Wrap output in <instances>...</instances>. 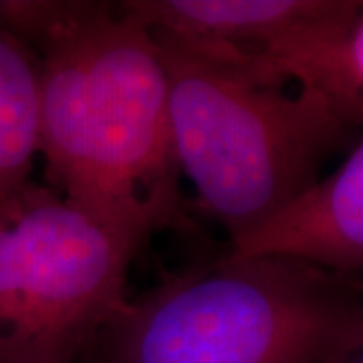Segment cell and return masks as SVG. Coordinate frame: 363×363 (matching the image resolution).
Here are the masks:
<instances>
[{"instance_id":"5b68a950","label":"cell","mask_w":363,"mask_h":363,"mask_svg":"<svg viewBox=\"0 0 363 363\" xmlns=\"http://www.w3.org/2000/svg\"><path fill=\"white\" fill-rule=\"evenodd\" d=\"M196 59V57H194ZM252 85L315 91L357 123L363 121V2L325 0L260 49L198 59Z\"/></svg>"},{"instance_id":"ba28073f","label":"cell","mask_w":363,"mask_h":363,"mask_svg":"<svg viewBox=\"0 0 363 363\" xmlns=\"http://www.w3.org/2000/svg\"><path fill=\"white\" fill-rule=\"evenodd\" d=\"M343 363H363V351H357L355 355H351L350 359H345Z\"/></svg>"},{"instance_id":"9c48e42d","label":"cell","mask_w":363,"mask_h":363,"mask_svg":"<svg viewBox=\"0 0 363 363\" xmlns=\"http://www.w3.org/2000/svg\"><path fill=\"white\" fill-rule=\"evenodd\" d=\"M87 363H101V362H97V359H91V362H87Z\"/></svg>"},{"instance_id":"277c9868","label":"cell","mask_w":363,"mask_h":363,"mask_svg":"<svg viewBox=\"0 0 363 363\" xmlns=\"http://www.w3.org/2000/svg\"><path fill=\"white\" fill-rule=\"evenodd\" d=\"M147 240L28 182L0 202V363H87Z\"/></svg>"},{"instance_id":"52a82bcc","label":"cell","mask_w":363,"mask_h":363,"mask_svg":"<svg viewBox=\"0 0 363 363\" xmlns=\"http://www.w3.org/2000/svg\"><path fill=\"white\" fill-rule=\"evenodd\" d=\"M39 154V69L0 26V202L23 190Z\"/></svg>"},{"instance_id":"8992f818","label":"cell","mask_w":363,"mask_h":363,"mask_svg":"<svg viewBox=\"0 0 363 363\" xmlns=\"http://www.w3.org/2000/svg\"><path fill=\"white\" fill-rule=\"evenodd\" d=\"M224 257L298 260L343 277H362V138L351 145L337 169L291 198L248 233L230 240Z\"/></svg>"},{"instance_id":"6da1fadb","label":"cell","mask_w":363,"mask_h":363,"mask_svg":"<svg viewBox=\"0 0 363 363\" xmlns=\"http://www.w3.org/2000/svg\"><path fill=\"white\" fill-rule=\"evenodd\" d=\"M39 69V154L69 204L145 240L180 224L168 77L154 37L97 0H0Z\"/></svg>"},{"instance_id":"7a4b0ae2","label":"cell","mask_w":363,"mask_h":363,"mask_svg":"<svg viewBox=\"0 0 363 363\" xmlns=\"http://www.w3.org/2000/svg\"><path fill=\"white\" fill-rule=\"evenodd\" d=\"M363 351L362 277L289 259L186 269L128 301L101 363H343Z\"/></svg>"},{"instance_id":"3957f363","label":"cell","mask_w":363,"mask_h":363,"mask_svg":"<svg viewBox=\"0 0 363 363\" xmlns=\"http://www.w3.org/2000/svg\"><path fill=\"white\" fill-rule=\"evenodd\" d=\"M156 45L178 172L196 188V206L230 240L313 186L329 157L362 138V123L315 91L259 87Z\"/></svg>"}]
</instances>
